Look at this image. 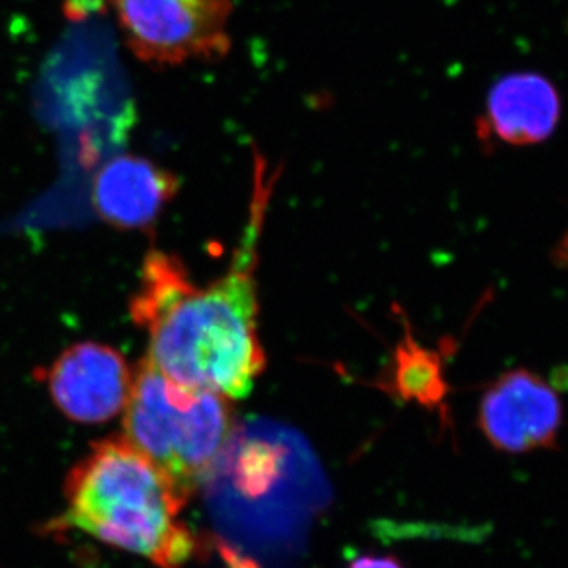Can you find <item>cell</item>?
Here are the masks:
<instances>
[{"mask_svg":"<svg viewBox=\"0 0 568 568\" xmlns=\"http://www.w3.org/2000/svg\"><path fill=\"white\" fill-rule=\"evenodd\" d=\"M271 186L256 175L250 222L230 271L194 286L173 254L151 252L130 302L134 323L149 334L148 358L168 379L194 390L241 399L265 368L257 332V244Z\"/></svg>","mask_w":568,"mask_h":568,"instance_id":"obj_1","label":"cell"},{"mask_svg":"<svg viewBox=\"0 0 568 568\" xmlns=\"http://www.w3.org/2000/svg\"><path fill=\"white\" fill-rule=\"evenodd\" d=\"M390 390L405 402H414L428 409L444 405L448 394L440 355L418 345L409 328L396 346Z\"/></svg>","mask_w":568,"mask_h":568,"instance_id":"obj_9","label":"cell"},{"mask_svg":"<svg viewBox=\"0 0 568 568\" xmlns=\"http://www.w3.org/2000/svg\"><path fill=\"white\" fill-rule=\"evenodd\" d=\"M349 568H403V566L392 556L365 555L355 558Z\"/></svg>","mask_w":568,"mask_h":568,"instance_id":"obj_11","label":"cell"},{"mask_svg":"<svg viewBox=\"0 0 568 568\" xmlns=\"http://www.w3.org/2000/svg\"><path fill=\"white\" fill-rule=\"evenodd\" d=\"M134 58L153 69L226 58L233 0H112Z\"/></svg>","mask_w":568,"mask_h":568,"instance_id":"obj_4","label":"cell"},{"mask_svg":"<svg viewBox=\"0 0 568 568\" xmlns=\"http://www.w3.org/2000/svg\"><path fill=\"white\" fill-rule=\"evenodd\" d=\"M237 420L226 396L179 386L148 357L133 372L123 437L170 477L186 499L203 487Z\"/></svg>","mask_w":568,"mask_h":568,"instance_id":"obj_3","label":"cell"},{"mask_svg":"<svg viewBox=\"0 0 568 568\" xmlns=\"http://www.w3.org/2000/svg\"><path fill=\"white\" fill-rule=\"evenodd\" d=\"M215 547L219 549L224 568H260L253 559L241 555V551L227 545L226 541L220 540V538H216Z\"/></svg>","mask_w":568,"mask_h":568,"instance_id":"obj_10","label":"cell"},{"mask_svg":"<svg viewBox=\"0 0 568 568\" xmlns=\"http://www.w3.org/2000/svg\"><path fill=\"white\" fill-rule=\"evenodd\" d=\"M186 503L170 477L125 437H110L93 444L67 477L59 529L82 530L159 568H182L197 548L179 518Z\"/></svg>","mask_w":568,"mask_h":568,"instance_id":"obj_2","label":"cell"},{"mask_svg":"<svg viewBox=\"0 0 568 568\" xmlns=\"http://www.w3.org/2000/svg\"><path fill=\"white\" fill-rule=\"evenodd\" d=\"M179 192L178 178L142 156L123 155L104 164L92 185V203L118 230H151Z\"/></svg>","mask_w":568,"mask_h":568,"instance_id":"obj_7","label":"cell"},{"mask_svg":"<svg viewBox=\"0 0 568 568\" xmlns=\"http://www.w3.org/2000/svg\"><path fill=\"white\" fill-rule=\"evenodd\" d=\"M132 384L125 358L111 346L92 342L69 347L48 373L52 402L81 424H103L121 414Z\"/></svg>","mask_w":568,"mask_h":568,"instance_id":"obj_6","label":"cell"},{"mask_svg":"<svg viewBox=\"0 0 568 568\" xmlns=\"http://www.w3.org/2000/svg\"><path fill=\"white\" fill-rule=\"evenodd\" d=\"M564 425L559 392L544 376L515 368L481 395L478 426L496 450L508 455L556 448Z\"/></svg>","mask_w":568,"mask_h":568,"instance_id":"obj_5","label":"cell"},{"mask_svg":"<svg viewBox=\"0 0 568 568\" xmlns=\"http://www.w3.org/2000/svg\"><path fill=\"white\" fill-rule=\"evenodd\" d=\"M562 102L556 85L532 71L507 74L488 93L478 132L481 140L523 145L541 144L558 129Z\"/></svg>","mask_w":568,"mask_h":568,"instance_id":"obj_8","label":"cell"}]
</instances>
